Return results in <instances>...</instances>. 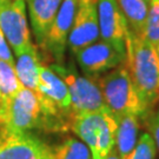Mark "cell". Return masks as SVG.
I'll return each mask as SVG.
<instances>
[{
	"label": "cell",
	"mask_w": 159,
	"mask_h": 159,
	"mask_svg": "<svg viewBox=\"0 0 159 159\" xmlns=\"http://www.w3.org/2000/svg\"><path fill=\"white\" fill-rule=\"evenodd\" d=\"M125 65L148 114L159 98V57L153 45L131 30L126 40Z\"/></svg>",
	"instance_id": "1"
},
{
	"label": "cell",
	"mask_w": 159,
	"mask_h": 159,
	"mask_svg": "<svg viewBox=\"0 0 159 159\" xmlns=\"http://www.w3.org/2000/svg\"><path fill=\"white\" fill-rule=\"evenodd\" d=\"M43 114L35 92L21 87L14 96L0 99V142L41 129Z\"/></svg>",
	"instance_id": "2"
},
{
	"label": "cell",
	"mask_w": 159,
	"mask_h": 159,
	"mask_svg": "<svg viewBox=\"0 0 159 159\" xmlns=\"http://www.w3.org/2000/svg\"><path fill=\"white\" fill-rule=\"evenodd\" d=\"M96 80L108 110L116 119L124 114H134L139 118L148 114V107L136 91L125 63Z\"/></svg>",
	"instance_id": "3"
},
{
	"label": "cell",
	"mask_w": 159,
	"mask_h": 159,
	"mask_svg": "<svg viewBox=\"0 0 159 159\" xmlns=\"http://www.w3.org/2000/svg\"><path fill=\"white\" fill-rule=\"evenodd\" d=\"M118 121L112 112H91L75 116L71 130L89 146L92 159H104L116 145Z\"/></svg>",
	"instance_id": "4"
},
{
	"label": "cell",
	"mask_w": 159,
	"mask_h": 159,
	"mask_svg": "<svg viewBox=\"0 0 159 159\" xmlns=\"http://www.w3.org/2000/svg\"><path fill=\"white\" fill-rule=\"evenodd\" d=\"M50 67L58 73L67 85L71 94V108L73 118L75 116L91 112L107 111L102 93L96 80L81 77L73 65L65 67L61 64H53Z\"/></svg>",
	"instance_id": "5"
},
{
	"label": "cell",
	"mask_w": 159,
	"mask_h": 159,
	"mask_svg": "<svg viewBox=\"0 0 159 159\" xmlns=\"http://www.w3.org/2000/svg\"><path fill=\"white\" fill-rule=\"evenodd\" d=\"M74 56L86 77L93 80L100 77V74L125 63L126 60V54L119 52L105 40H97L80 48Z\"/></svg>",
	"instance_id": "6"
},
{
	"label": "cell",
	"mask_w": 159,
	"mask_h": 159,
	"mask_svg": "<svg viewBox=\"0 0 159 159\" xmlns=\"http://www.w3.org/2000/svg\"><path fill=\"white\" fill-rule=\"evenodd\" d=\"M0 29L16 56L33 46L27 25L25 0H11L0 7Z\"/></svg>",
	"instance_id": "7"
},
{
	"label": "cell",
	"mask_w": 159,
	"mask_h": 159,
	"mask_svg": "<svg viewBox=\"0 0 159 159\" xmlns=\"http://www.w3.org/2000/svg\"><path fill=\"white\" fill-rule=\"evenodd\" d=\"M99 37L97 0H78L73 25L67 39L71 52L75 54L80 48L97 41Z\"/></svg>",
	"instance_id": "8"
},
{
	"label": "cell",
	"mask_w": 159,
	"mask_h": 159,
	"mask_svg": "<svg viewBox=\"0 0 159 159\" xmlns=\"http://www.w3.org/2000/svg\"><path fill=\"white\" fill-rule=\"evenodd\" d=\"M97 6L100 37L126 54V40L130 27L117 0H97Z\"/></svg>",
	"instance_id": "9"
},
{
	"label": "cell",
	"mask_w": 159,
	"mask_h": 159,
	"mask_svg": "<svg viewBox=\"0 0 159 159\" xmlns=\"http://www.w3.org/2000/svg\"><path fill=\"white\" fill-rule=\"evenodd\" d=\"M77 6L78 0H63L46 37L43 48L50 52L56 58L58 64H61L63 61L68 34L73 25Z\"/></svg>",
	"instance_id": "10"
},
{
	"label": "cell",
	"mask_w": 159,
	"mask_h": 159,
	"mask_svg": "<svg viewBox=\"0 0 159 159\" xmlns=\"http://www.w3.org/2000/svg\"><path fill=\"white\" fill-rule=\"evenodd\" d=\"M35 94L40 99L53 104L61 112L73 119V113L71 108V94L67 85L61 79V77L56 73L51 67L40 65L39 86Z\"/></svg>",
	"instance_id": "11"
},
{
	"label": "cell",
	"mask_w": 159,
	"mask_h": 159,
	"mask_svg": "<svg viewBox=\"0 0 159 159\" xmlns=\"http://www.w3.org/2000/svg\"><path fill=\"white\" fill-rule=\"evenodd\" d=\"M48 153L50 146L29 132L0 142V159H48Z\"/></svg>",
	"instance_id": "12"
},
{
	"label": "cell",
	"mask_w": 159,
	"mask_h": 159,
	"mask_svg": "<svg viewBox=\"0 0 159 159\" xmlns=\"http://www.w3.org/2000/svg\"><path fill=\"white\" fill-rule=\"evenodd\" d=\"M63 0H30L29 12L32 30L37 43L44 47L47 33L51 29Z\"/></svg>",
	"instance_id": "13"
},
{
	"label": "cell",
	"mask_w": 159,
	"mask_h": 159,
	"mask_svg": "<svg viewBox=\"0 0 159 159\" xmlns=\"http://www.w3.org/2000/svg\"><path fill=\"white\" fill-rule=\"evenodd\" d=\"M40 60L35 46H31L26 51L17 56V63L14 68L20 83L24 87H27L33 92L38 91L39 86Z\"/></svg>",
	"instance_id": "14"
},
{
	"label": "cell",
	"mask_w": 159,
	"mask_h": 159,
	"mask_svg": "<svg viewBox=\"0 0 159 159\" xmlns=\"http://www.w3.org/2000/svg\"><path fill=\"white\" fill-rule=\"evenodd\" d=\"M134 114H124L119 117L116 132V150L121 159H127L138 142L139 123Z\"/></svg>",
	"instance_id": "15"
},
{
	"label": "cell",
	"mask_w": 159,
	"mask_h": 159,
	"mask_svg": "<svg viewBox=\"0 0 159 159\" xmlns=\"http://www.w3.org/2000/svg\"><path fill=\"white\" fill-rule=\"evenodd\" d=\"M129 27L133 33L142 37L148 17V4L145 0H117Z\"/></svg>",
	"instance_id": "16"
},
{
	"label": "cell",
	"mask_w": 159,
	"mask_h": 159,
	"mask_svg": "<svg viewBox=\"0 0 159 159\" xmlns=\"http://www.w3.org/2000/svg\"><path fill=\"white\" fill-rule=\"evenodd\" d=\"M48 159H92V154L85 143L67 138L56 146H50Z\"/></svg>",
	"instance_id": "17"
},
{
	"label": "cell",
	"mask_w": 159,
	"mask_h": 159,
	"mask_svg": "<svg viewBox=\"0 0 159 159\" xmlns=\"http://www.w3.org/2000/svg\"><path fill=\"white\" fill-rule=\"evenodd\" d=\"M21 87L24 86L18 78L14 66L0 59V94H1V98H10L14 96Z\"/></svg>",
	"instance_id": "18"
},
{
	"label": "cell",
	"mask_w": 159,
	"mask_h": 159,
	"mask_svg": "<svg viewBox=\"0 0 159 159\" xmlns=\"http://www.w3.org/2000/svg\"><path fill=\"white\" fill-rule=\"evenodd\" d=\"M146 23L142 37L154 47L159 44V0H150Z\"/></svg>",
	"instance_id": "19"
},
{
	"label": "cell",
	"mask_w": 159,
	"mask_h": 159,
	"mask_svg": "<svg viewBox=\"0 0 159 159\" xmlns=\"http://www.w3.org/2000/svg\"><path fill=\"white\" fill-rule=\"evenodd\" d=\"M156 151L157 148L152 136L148 133H143L127 159H154Z\"/></svg>",
	"instance_id": "20"
},
{
	"label": "cell",
	"mask_w": 159,
	"mask_h": 159,
	"mask_svg": "<svg viewBox=\"0 0 159 159\" xmlns=\"http://www.w3.org/2000/svg\"><path fill=\"white\" fill-rule=\"evenodd\" d=\"M0 59L4 60L6 63L11 64L14 66V59L12 56V52L10 50V46L7 44V41L5 39V35L2 33V31L0 29Z\"/></svg>",
	"instance_id": "21"
},
{
	"label": "cell",
	"mask_w": 159,
	"mask_h": 159,
	"mask_svg": "<svg viewBox=\"0 0 159 159\" xmlns=\"http://www.w3.org/2000/svg\"><path fill=\"white\" fill-rule=\"evenodd\" d=\"M148 129H150L151 136L156 143V148L159 150V116L153 114L148 119Z\"/></svg>",
	"instance_id": "22"
},
{
	"label": "cell",
	"mask_w": 159,
	"mask_h": 159,
	"mask_svg": "<svg viewBox=\"0 0 159 159\" xmlns=\"http://www.w3.org/2000/svg\"><path fill=\"white\" fill-rule=\"evenodd\" d=\"M104 159H121V158H120V156L118 154V152H117L116 148H113L107 154H106V157Z\"/></svg>",
	"instance_id": "23"
},
{
	"label": "cell",
	"mask_w": 159,
	"mask_h": 159,
	"mask_svg": "<svg viewBox=\"0 0 159 159\" xmlns=\"http://www.w3.org/2000/svg\"><path fill=\"white\" fill-rule=\"evenodd\" d=\"M8 1H11V0H0V7H2L4 5H6Z\"/></svg>",
	"instance_id": "24"
},
{
	"label": "cell",
	"mask_w": 159,
	"mask_h": 159,
	"mask_svg": "<svg viewBox=\"0 0 159 159\" xmlns=\"http://www.w3.org/2000/svg\"><path fill=\"white\" fill-rule=\"evenodd\" d=\"M157 102H159V98H158V99H157ZM154 114H157V116H159V104H158V108H157V112H156V113H154Z\"/></svg>",
	"instance_id": "25"
},
{
	"label": "cell",
	"mask_w": 159,
	"mask_h": 159,
	"mask_svg": "<svg viewBox=\"0 0 159 159\" xmlns=\"http://www.w3.org/2000/svg\"><path fill=\"white\" fill-rule=\"evenodd\" d=\"M156 50H157V53H158V57H159V44L156 46Z\"/></svg>",
	"instance_id": "26"
},
{
	"label": "cell",
	"mask_w": 159,
	"mask_h": 159,
	"mask_svg": "<svg viewBox=\"0 0 159 159\" xmlns=\"http://www.w3.org/2000/svg\"><path fill=\"white\" fill-rule=\"evenodd\" d=\"M145 1H146V2H148H148H150V0H145Z\"/></svg>",
	"instance_id": "27"
},
{
	"label": "cell",
	"mask_w": 159,
	"mask_h": 159,
	"mask_svg": "<svg viewBox=\"0 0 159 159\" xmlns=\"http://www.w3.org/2000/svg\"><path fill=\"white\" fill-rule=\"evenodd\" d=\"M0 98H1V94H0Z\"/></svg>",
	"instance_id": "28"
}]
</instances>
